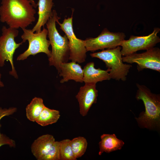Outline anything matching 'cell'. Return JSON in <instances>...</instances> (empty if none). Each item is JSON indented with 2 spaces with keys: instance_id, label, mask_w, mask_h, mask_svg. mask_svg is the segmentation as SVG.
<instances>
[{
  "instance_id": "cell-14",
  "label": "cell",
  "mask_w": 160,
  "mask_h": 160,
  "mask_svg": "<svg viewBox=\"0 0 160 160\" xmlns=\"http://www.w3.org/2000/svg\"><path fill=\"white\" fill-rule=\"evenodd\" d=\"M53 0H38L37 4L38 6V18L36 24L31 29L32 32L36 33L41 32L42 27H44L52 16V8L54 4Z\"/></svg>"
},
{
  "instance_id": "cell-16",
  "label": "cell",
  "mask_w": 160,
  "mask_h": 160,
  "mask_svg": "<svg viewBox=\"0 0 160 160\" xmlns=\"http://www.w3.org/2000/svg\"><path fill=\"white\" fill-rule=\"evenodd\" d=\"M100 138L101 140L99 143V155L104 152L110 153L121 150L124 144V142L118 139L114 134H103L101 136Z\"/></svg>"
},
{
  "instance_id": "cell-22",
  "label": "cell",
  "mask_w": 160,
  "mask_h": 160,
  "mask_svg": "<svg viewBox=\"0 0 160 160\" xmlns=\"http://www.w3.org/2000/svg\"><path fill=\"white\" fill-rule=\"evenodd\" d=\"M7 145L10 147H15L16 146L15 141L6 135L2 134L1 136L0 137V147L2 145Z\"/></svg>"
},
{
  "instance_id": "cell-8",
  "label": "cell",
  "mask_w": 160,
  "mask_h": 160,
  "mask_svg": "<svg viewBox=\"0 0 160 160\" xmlns=\"http://www.w3.org/2000/svg\"><path fill=\"white\" fill-rule=\"evenodd\" d=\"M160 31L159 28H154L153 32L147 36L131 35L128 40H124L120 45L122 55L125 56L139 50H146L154 47L160 42V38L157 36Z\"/></svg>"
},
{
  "instance_id": "cell-25",
  "label": "cell",
  "mask_w": 160,
  "mask_h": 160,
  "mask_svg": "<svg viewBox=\"0 0 160 160\" xmlns=\"http://www.w3.org/2000/svg\"><path fill=\"white\" fill-rule=\"evenodd\" d=\"M1 74L0 73V87H4V84L1 80Z\"/></svg>"
},
{
  "instance_id": "cell-13",
  "label": "cell",
  "mask_w": 160,
  "mask_h": 160,
  "mask_svg": "<svg viewBox=\"0 0 160 160\" xmlns=\"http://www.w3.org/2000/svg\"><path fill=\"white\" fill-rule=\"evenodd\" d=\"M83 81L85 84H96L98 82L110 80L111 78L108 70L97 69L95 67V63L90 62L87 63L83 68Z\"/></svg>"
},
{
  "instance_id": "cell-11",
  "label": "cell",
  "mask_w": 160,
  "mask_h": 160,
  "mask_svg": "<svg viewBox=\"0 0 160 160\" xmlns=\"http://www.w3.org/2000/svg\"><path fill=\"white\" fill-rule=\"evenodd\" d=\"M98 93L96 84H85L80 87L76 97L79 103L80 113L82 116H86L92 105L96 103Z\"/></svg>"
},
{
  "instance_id": "cell-3",
  "label": "cell",
  "mask_w": 160,
  "mask_h": 160,
  "mask_svg": "<svg viewBox=\"0 0 160 160\" xmlns=\"http://www.w3.org/2000/svg\"><path fill=\"white\" fill-rule=\"evenodd\" d=\"M53 15L46 24L48 30V36L52 47L50 56L48 60L50 66H54L60 72V65L62 63L67 62L70 54L68 39L65 35L62 36L59 33L56 25L57 20L60 19L56 11L53 10Z\"/></svg>"
},
{
  "instance_id": "cell-21",
  "label": "cell",
  "mask_w": 160,
  "mask_h": 160,
  "mask_svg": "<svg viewBox=\"0 0 160 160\" xmlns=\"http://www.w3.org/2000/svg\"><path fill=\"white\" fill-rule=\"evenodd\" d=\"M41 160H60V141H55Z\"/></svg>"
},
{
  "instance_id": "cell-7",
  "label": "cell",
  "mask_w": 160,
  "mask_h": 160,
  "mask_svg": "<svg viewBox=\"0 0 160 160\" xmlns=\"http://www.w3.org/2000/svg\"><path fill=\"white\" fill-rule=\"evenodd\" d=\"M73 13L71 17L65 18L62 23H60L59 20H57L56 22L68 39L70 48L69 60L81 63L85 61L87 51L85 40L78 38L74 33L73 27Z\"/></svg>"
},
{
  "instance_id": "cell-5",
  "label": "cell",
  "mask_w": 160,
  "mask_h": 160,
  "mask_svg": "<svg viewBox=\"0 0 160 160\" xmlns=\"http://www.w3.org/2000/svg\"><path fill=\"white\" fill-rule=\"evenodd\" d=\"M40 32L34 33L31 29L23 28V33L21 36L23 43L27 40L29 43L28 48L17 57V60H24L31 55H35L41 52L47 55L48 58L51 55V51L49 49L50 43L47 39L48 31L43 27Z\"/></svg>"
},
{
  "instance_id": "cell-20",
  "label": "cell",
  "mask_w": 160,
  "mask_h": 160,
  "mask_svg": "<svg viewBox=\"0 0 160 160\" xmlns=\"http://www.w3.org/2000/svg\"><path fill=\"white\" fill-rule=\"evenodd\" d=\"M60 142V160H76L71 145V140H63Z\"/></svg>"
},
{
  "instance_id": "cell-12",
  "label": "cell",
  "mask_w": 160,
  "mask_h": 160,
  "mask_svg": "<svg viewBox=\"0 0 160 160\" xmlns=\"http://www.w3.org/2000/svg\"><path fill=\"white\" fill-rule=\"evenodd\" d=\"M59 76L62 77L60 83H63L70 80L83 83V71L80 65L76 62L71 61L61 63L60 65Z\"/></svg>"
},
{
  "instance_id": "cell-2",
  "label": "cell",
  "mask_w": 160,
  "mask_h": 160,
  "mask_svg": "<svg viewBox=\"0 0 160 160\" xmlns=\"http://www.w3.org/2000/svg\"><path fill=\"white\" fill-rule=\"evenodd\" d=\"M137 89L135 98L142 100L145 111H142L136 119L139 126L150 129H159L160 126V95L152 92L145 85L137 83Z\"/></svg>"
},
{
  "instance_id": "cell-1",
  "label": "cell",
  "mask_w": 160,
  "mask_h": 160,
  "mask_svg": "<svg viewBox=\"0 0 160 160\" xmlns=\"http://www.w3.org/2000/svg\"><path fill=\"white\" fill-rule=\"evenodd\" d=\"M33 8L29 0H2L0 21L11 28H26L36 20Z\"/></svg>"
},
{
  "instance_id": "cell-15",
  "label": "cell",
  "mask_w": 160,
  "mask_h": 160,
  "mask_svg": "<svg viewBox=\"0 0 160 160\" xmlns=\"http://www.w3.org/2000/svg\"><path fill=\"white\" fill-rule=\"evenodd\" d=\"M55 141L54 137L52 135H42L32 143L31 147V152L37 160H41Z\"/></svg>"
},
{
  "instance_id": "cell-4",
  "label": "cell",
  "mask_w": 160,
  "mask_h": 160,
  "mask_svg": "<svg viewBox=\"0 0 160 160\" xmlns=\"http://www.w3.org/2000/svg\"><path fill=\"white\" fill-rule=\"evenodd\" d=\"M120 46L111 49L90 54L92 57L102 60L107 68L111 79L119 81L126 80L127 76L132 65L123 63Z\"/></svg>"
},
{
  "instance_id": "cell-23",
  "label": "cell",
  "mask_w": 160,
  "mask_h": 160,
  "mask_svg": "<svg viewBox=\"0 0 160 160\" xmlns=\"http://www.w3.org/2000/svg\"><path fill=\"white\" fill-rule=\"evenodd\" d=\"M17 111V108L15 107H11L8 109H2L0 107V121L2 118L6 116L12 115L15 112ZM1 126L0 124V128ZM2 134L0 132V137Z\"/></svg>"
},
{
  "instance_id": "cell-19",
  "label": "cell",
  "mask_w": 160,
  "mask_h": 160,
  "mask_svg": "<svg viewBox=\"0 0 160 160\" xmlns=\"http://www.w3.org/2000/svg\"><path fill=\"white\" fill-rule=\"evenodd\" d=\"M71 145L74 156L77 159L82 156L85 153L87 142L85 137L79 136L71 140Z\"/></svg>"
},
{
  "instance_id": "cell-10",
  "label": "cell",
  "mask_w": 160,
  "mask_h": 160,
  "mask_svg": "<svg viewBox=\"0 0 160 160\" xmlns=\"http://www.w3.org/2000/svg\"><path fill=\"white\" fill-rule=\"evenodd\" d=\"M123 61L136 63L138 71L149 69L160 72V49L153 47L142 53L135 52L122 57Z\"/></svg>"
},
{
  "instance_id": "cell-24",
  "label": "cell",
  "mask_w": 160,
  "mask_h": 160,
  "mask_svg": "<svg viewBox=\"0 0 160 160\" xmlns=\"http://www.w3.org/2000/svg\"><path fill=\"white\" fill-rule=\"evenodd\" d=\"M34 8H36L37 6V4H36L34 0H29Z\"/></svg>"
},
{
  "instance_id": "cell-17",
  "label": "cell",
  "mask_w": 160,
  "mask_h": 160,
  "mask_svg": "<svg viewBox=\"0 0 160 160\" xmlns=\"http://www.w3.org/2000/svg\"><path fill=\"white\" fill-rule=\"evenodd\" d=\"M60 116L59 111L45 106L35 122L42 126H45L56 123Z\"/></svg>"
},
{
  "instance_id": "cell-9",
  "label": "cell",
  "mask_w": 160,
  "mask_h": 160,
  "mask_svg": "<svg viewBox=\"0 0 160 160\" xmlns=\"http://www.w3.org/2000/svg\"><path fill=\"white\" fill-rule=\"evenodd\" d=\"M126 36L123 32H113L104 29L95 38H89L85 40L87 51L94 52L99 49H111L120 46Z\"/></svg>"
},
{
  "instance_id": "cell-18",
  "label": "cell",
  "mask_w": 160,
  "mask_h": 160,
  "mask_svg": "<svg viewBox=\"0 0 160 160\" xmlns=\"http://www.w3.org/2000/svg\"><path fill=\"white\" fill-rule=\"evenodd\" d=\"M45 106L41 98L34 97L26 108L27 118L31 121H35Z\"/></svg>"
},
{
  "instance_id": "cell-6",
  "label": "cell",
  "mask_w": 160,
  "mask_h": 160,
  "mask_svg": "<svg viewBox=\"0 0 160 160\" xmlns=\"http://www.w3.org/2000/svg\"><path fill=\"white\" fill-rule=\"evenodd\" d=\"M1 31V35L0 36V66L4 65L5 60L9 61L12 68L9 73L17 79L18 76L13 63V55L16 49L23 43H17L15 40V38L18 35L17 29L4 26Z\"/></svg>"
}]
</instances>
